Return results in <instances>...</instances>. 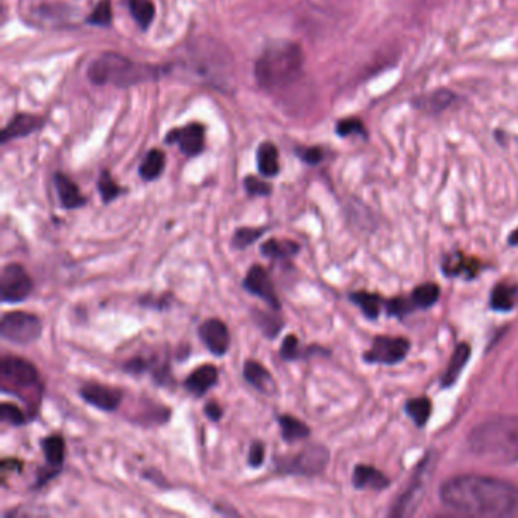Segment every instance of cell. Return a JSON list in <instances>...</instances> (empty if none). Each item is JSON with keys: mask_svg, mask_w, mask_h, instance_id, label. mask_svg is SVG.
I'll list each match as a JSON object with an SVG mask.
<instances>
[{"mask_svg": "<svg viewBox=\"0 0 518 518\" xmlns=\"http://www.w3.org/2000/svg\"><path fill=\"white\" fill-rule=\"evenodd\" d=\"M350 301L354 303L362 310V314L370 320H375L379 316L384 304L382 298L370 292H353L350 294Z\"/></svg>", "mask_w": 518, "mask_h": 518, "instance_id": "cell-29", "label": "cell"}, {"mask_svg": "<svg viewBox=\"0 0 518 518\" xmlns=\"http://www.w3.org/2000/svg\"><path fill=\"white\" fill-rule=\"evenodd\" d=\"M472 356V348L468 344H459L458 347L454 348L452 359H450L449 366L445 370L441 384L443 388H450L458 382L459 375L463 373V368L468 364V359Z\"/></svg>", "mask_w": 518, "mask_h": 518, "instance_id": "cell-25", "label": "cell"}, {"mask_svg": "<svg viewBox=\"0 0 518 518\" xmlns=\"http://www.w3.org/2000/svg\"><path fill=\"white\" fill-rule=\"evenodd\" d=\"M264 458H266V447H264V443L260 440L253 441L250 445V452H248V459H246L248 467L257 470L264 465Z\"/></svg>", "mask_w": 518, "mask_h": 518, "instance_id": "cell-42", "label": "cell"}, {"mask_svg": "<svg viewBox=\"0 0 518 518\" xmlns=\"http://www.w3.org/2000/svg\"><path fill=\"white\" fill-rule=\"evenodd\" d=\"M22 468H24V463L19 461V459L4 458V461H2V472H4V476H5L6 473L13 472V470L22 472Z\"/></svg>", "mask_w": 518, "mask_h": 518, "instance_id": "cell-45", "label": "cell"}, {"mask_svg": "<svg viewBox=\"0 0 518 518\" xmlns=\"http://www.w3.org/2000/svg\"><path fill=\"white\" fill-rule=\"evenodd\" d=\"M219 382V370L212 364H204V365L194 368L184 382L185 391L194 395V398H201L209 393L210 389H214Z\"/></svg>", "mask_w": 518, "mask_h": 518, "instance_id": "cell-17", "label": "cell"}, {"mask_svg": "<svg viewBox=\"0 0 518 518\" xmlns=\"http://www.w3.org/2000/svg\"><path fill=\"white\" fill-rule=\"evenodd\" d=\"M97 192L101 194L104 204H110L122 194V187L113 180L112 174L108 171H102L97 178Z\"/></svg>", "mask_w": 518, "mask_h": 518, "instance_id": "cell-36", "label": "cell"}, {"mask_svg": "<svg viewBox=\"0 0 518 518\" xmlns=\"http://www.w3.org/2000/svg\"><path fill=\"white\" fill-rule=\"evenodd\" d=\"M40 316L25 310L6 312L0 321V336L15 345H31L42 338Z\"/></svg>", "mask_w": 518, "mask_h": 518, "instance_id": "cell-7", "label": "cell"}, {"mask_svg": "<svg viewBox=\"0 0 518 518\" xmlns=\"http://www.w3.org/2000/svg\"><path fill=\"white\" fill-rule=\"evenodd\" d=\"M43 124L45 121L42 117L35 116V115H17L2 131V144L33 134L42 128Z\"/></svg>", "mask_w": 518, "mask_h": 518, "instance_id": "cell-21", "label": "cell"}, {"mask_svg": "<svg viewBox=\"0 0 518 518\" xmlns=\"http://www.w3.org/2000/svg\"><path fill=\"white\" fill-rule=\"evenodd\" d=\"M198 336L204 347L207 348L214 356L223 357L230 352L232 334L228 325L219 318L203 321L198 327Z\"/></svg>", "mask_w": 518, "mask_h": 518, "instance_id": "cell-14", "label": "cell"}, {"mask_svg": "<svg viewBox=\"0 0 518 518\" xmlns=\"http://www.w3.org/2000/svg\"><path fill=\"white\" fill-rule=\"evenodd\" d=\"M278 427H280V435L282 440L287 444H294L298 441L307 440L309 438L310 427L304 422H301L300 418L294 417L291 413H282L277 417Z\"/></svg>", "mask_w": 518, "mask_h": 518, "instance_id": "cell-24", "label": "cell"}, {"mask_svg": "<svg viewBox=\"0 0 518 518\" xmlns=\"http://www.w3.org/2000/svg\"><path fill=\"white\" fill-rule=\"evenodd\" d=\"M43 456H45V467L40 468L37 473V479L34 483V488H43L49 483L52 479H55L65 467V440L60 433L47 435L40 441Z\"/></svg>", "mask_w": 518, "mask_h": 518, "instance_id": "cell-10", "label": "cell"}, {"mask_svg": "<svg viewBox=\"0 0 518 518\" xmlns=\"http://www.w3.org/2000/svg\"><path fill=\"white\" fill-rule=\"evenodd\" d=\"M162 361L157 354H146V356H134L128 359V361L122 365V370L125 371L126 374L142 375L146 373H153L154 368L157 366L158 362Z\"/></svg>", "mask_w": 518, "mask_h": 518, "instance_id": "cell-33", "label": "cell"}, {"mask_svg": "<svg viewBox=\"0 0 518 518\" xmlns=\"http://www.w3.org/2000/svg\"><path fill=\"white\" fill-rule=\"evenodd\" d=\"M353 485L357 490L380 491L388 488L389 479L371 465H356L353 472Z\"/></svg>", "mask_w": 518, "mask_h": 518, "instance_id": "cell-23", "label": "cell"}, {"mask_svg": "<svg viewBox=\"0 0 518 518\" xmlns=\"http://www.w3.org/2000/svg\"><path fill=\"white\" fill-rule=\"evenodd\" d=\"M336 133L341 137H350V135H364L365 137L366 135L365 126H364L362 121L354 119V117L339 121L338 126H336Z\"/></svg>", "mask_w": 518, "mask_h": 518, "instance_id": "cell-41", "label": "cell"}, {"mask_svg": "<svg viewBox=\"0 0 518 518\" xmlns=\"http://www.w3.org/2000/svg\"><path fill=\"white\" fill-rule=\"evenodd\" d=\"M257 169L260 175L264 178H274L280 174V163H278V149L271 142H264L257 149Z\"/></svg>", "mask_w": 518, "mask_h": 518, "instance_id": "cell-26", "label": "cell"}, {"mask_svg": "<svg viewBox=\"0 0 518 518\" xmlns=\"http://www.w3.org/2000/svg\"><path fill=\"white\" fill-rule=\"evenodd\" d=\"M406 413L417 426H424L431 418L432 403L429 398H412L406 403Z\"/></svg>", "mask_w": 518, "mask_h": 518, "instance_id": "cell-34", "label": "cell"}, {"mask_svg": "<svg viewBox=\"0 0 518 518\" xmlns=\"http://www.w3.org/2000/svg\"><path fill=\"white\" fill-rule=\"evenodd\" d=\"M244 187L250 196H269L273 194V185L254 175L246 176L244 180Z\"/></svg>", "mask_w": 518, "mask_h": 518, "instance_id": "cell-40", "label": "cell"}, {"mask_svg": "<svg viewBox=\"0 0 518 518\" xmlns=\"http://www.w3.org/2000/svg\"><path fill=\"white\" fill-rule=\"evenodd\" d=\"M479 268L481 266H479L476 260L468 259V257L463 254L450 255L444 264L445 273L449 274V275H454V277H459L461 274L473 277V275H476Z\"/></svg>", "mask_w": 518, "mask_h": 518, "instance_id": "cell-30", "label": "cell"}, {"mask_svg": "<svg viewBox=\"0 0 518 518\" xmlns=\"http://www.w3.org/2000/svg\"><path fill=\"white\" fill-rule=\"evenodd\" d=\"M131 15L140 28L148 29L155 17V6L151 0H128Z\"/></svg>", "mask_w": 518, "mask_h": 518, "instance_id": "cell-32", "label": "cell"}, {"mask_svg": "<svg viewBox=\"0 0 518 518\" xmlns=\"http://www.w3.org/2000/svg\"><path fill=\"white\" fill-rule=\"evenodd\" d=\"M330 452L324 445L314 444L305 447L294 456L277 459V470L289 476L315 477L324 473L329 465Z\"/></svg>", "mask_w": 518, "mask_h": 518, "instance_id": "cell-8", "label": "cell"}, {"mask_svg": "<svg viewBox=\"0 0 518 518\" xmlns=\"http://www.w3.org/2000/svg\"><path fill=\"white\" fill-rule=\"evenodd\" d=\"M34 291V280L25 266L11 262L0 274V300L4 304H19L28 300Z\"/></svg>", "mask_w": 518, "mask_h": 518, "instance_id": "cell-9", "label": "cell"}, {"mask_svg": "<svg viewBox=\"0 0 518 518\" xmlns=\"http://www.w3.org/2000/svg\"><path fill=\"white\" fill-rule=\"evenodd\" d=\"M440 500L445 508L472 517L518 515V486L497 477L461 474L441 485Z\"/></svg>", "mask_w": 518, "mask_h": 518, "instance_id": "cell-1", "label": "cell"}, {"mask_svg": "<svg viewBox=\"0 0 518 518\" xmlns=\"http://www.w3.org/2000/svg\"><path fill=\"white\" fill-rule=\"evenodd\" d=\"M409 347V341L400 336H377L370 350L364 354V359L370 364L393 365L406 357Z\"/></svg>", "mask_w": 518, "mask_h": 518, "instance_id": "cell-12", "label": "cell"}, {"mask_svg": "<svg viewBox=\"0 0 518 518\" xmlns=\"http://www.w3.org/2000/svg\"><path fill=\"white\" fill-rule=\"evenodd\" d=\"M303 65L304 58L298 45L291 42L274 43L255 61V81L268 92L280 90L300 78Z\"/></svg>", "mask_w": 518, "mask_h": 518, "instance_id": "cell-3", "label": "cell"}, {"mask_svg": "<svg viewBox=\"0 0 518 518\" xmlns=\"http://www.w3.org/2000/svg\"><path fill=\"white\" fill-rule=\"evenodd\" d=\"M55 183L56 194L60 198L61 207L65 210H76L84 207L87 204V198L81 194L78 185L70 180L69 176L65 174H55L54 176Z\"/></svg>", "mask_w": 518, "mask_h": 518, "instance_id": "cell-19", "label": "cell"}, {"mask_svg": "<svg viewBox=\"0 0 518 518\" xmlns=\"http://www.w3.org/2000/svg\"><path fill=\"white\" fill-rule=\"evenodd\" d=\"M517 286H513L508 283H500L491 294V307L499 312H508L513 309L515 301H517Z\"/></svg>", "mask_w": 518, "mask_h": 518, "instance_id": "cell-28", "label": "cell"}, {"mask_svg": "<svg viewBox=\"0 0 518 518\" xmlns=\"http://www.w3.org/2000/svg\"><path fill=\"white\" fill-rule=\"evenodd\" d=\"M184 61L187 69L205 83L216 87H227L232 84L233 56L223 45L210 38L194 40L189 47H185Z\"/></svg>", "mask_w": 518, "mask_h": 518, "instance_id": "cell-5", "label": "cell"}, {"mask_svg": "<svg viewBox=\"0 0 518 518\" xmlns=\"http://www.w3.org/2000/svg\"><path fill=\"white\" fill-rule=\"evenodd\" d=\"M112 2L101 0V4L93 10L92 15L88 17V24L96 25V26H108L112 24Z\"/></svg>", "mask_w": 518, "mask_h": 518, "instance_id": "cell-39", "label": "cell"}, {"mask_svg": "<svg viewBox=\"0 0 518 518\" xmlns=\"http://www.w3.org/2000/svg\"><path fill=\"white\" fill-rule=\"evenodd\" d=\"M204 415L209 418L210 422L219 423L224 418V407L216 400H210L204 406Z\"/></svg>", "mask_w": 518, "mask_h": 518, "instance_id": "cell-44", "label": "cell"}, {"mask_svg": "<svg viewBox=\"0 0 518 518\" xmlns=\"http://www.w3.org/2000/svg\"><path fill=\"white\" fill-rule=\"evenodd\" d=\"M242 375H244L246 384L253 386L262 395L273 397V395L278 393L277 382L274 379V375L271 374V371L264 364L255 361V359L245 361Z\"/></svg>", "mask_w": 518, "mask_h": 518, "instance_id": "cell-16", "label": "cell"}, {"mask_svg": "<svg viewBox=\"0 0 518 518\" xmlns=\"http://www.w3.org/2000/svg\"><path fill=\"white\" fill-rule=\"evenodd\" d=\"M160 75L162 67L135 63L116 52H105L97 55L87 67L88 79L95 85L131 87L155 81L160 78Z\"/></svg>", "mask_w": 518, "mask_h": 518, "instance_id": "cell-4", "label": "cell"}, {"mask_svg": "<svg viewBox=\"0 0 518 518\" xmlns=\"http://www.w3.org/2000/svg\"><path fill=\"white\" fill-rule=\"evenodd\" d=\"M298 155H300L303 162L307 163V164H318V163L324 160V151L318 148V146H312V148L300 149L298 151Z\"/></svg>", "mask_w": 518, "mask_h": 518, "instance_id": "cell-43", "label": "cell"}, {"mask_svg": "<svg viewBox=\"0 0 518 518\" xmlns=\"http://www.w3.org/2000/svg\"><path fill=\"white\" fill-rule=\"evenodd\" d=\"M509 244H511V245H518V230H515V232L509 236Z\"/></svg>", "mask_w": 518, "mask_h": 518, "instance_id": "cell-46", "label": "cell"}, {"mask_svg": "<svg viewBox=\"0 0 518 518\" xmlns=\"http://www.w3.org/2000/svg\"><path fill=\"white\" fill-rule=\"evenodd\" d=\"M166 144H176L181 153L187 157H194L203 153L205 146V128L199 124H190L184 128H178L167 134Z\"/></svg>", "mask_w": 518, "mask_h": 518, "instance_id": "cell-15", "label": "cell"}, {"mask_svg": "<svg viewBox=\"0 0 518 518\" xmlns=\"http://www.w3.org/2000/svg\"><path fill=\"white\" fill-rule=\"evenodd\" d=\"M166 166V157L160 149H151L144 162L140 163L139 175L144 181H155L162 176Z\"/></svg>", "mask_w": 518, "mask_h": 518, "instance_id": "cell-27", "label": "cell"}, {"mask_svg": "<svg viewBox=\"0 0 518 518\" xmlns=\"http://www.w3.org/2000/svg\"><path fill=\"white\" fill-rule=\"evenodd\" d=\"M269 227H241L233 233L232 248L236 251H245L251 245H254L255 242L264 237V233L268 232Z\"/></svg>", "mask_w": 518, "mask_h": 518, "instance_id": "cell-31", "label": "cell"}, {"mask_svg": "<svg viewBox=\"0 0 518 518\" xmlns=\"http://www.w3.org/2000/svg\"><path fill=\"white\" fill-rule=\"evenodd\" d=\"M242 289L248 292L250 295L264 300L271 309L282 312V301L278 298L275 284L266 268H264L262 264H251L245 278L242 280Z\"/></svg>", "mask_w": 518, "mask_h": 518, "instance_id": "cell-11", "label": "cell"}, {"mask_svg": "<svg viewBox=\"0 0 518 518\" xmlns=\"http://www.w3.org/2000/svg\"><path fill=\"white\" fill-rule=\"evenodd\" d=\"M438 298H440V287L435 283H426L418 286L411 295L412 303L420 309H429L435 304Z\"/></svg>", "mask_w": 518, "mask_h": 518, "instance_id": "cell-35", "label": "cell"}, {"mask_svg": "<svg viewBox=\"0 0 518 518\" xmlns=\"http://www.w3.org/2000/svg\"><path fill=\"white\" fill-rule=\"evenodd\" d=\"M477 458L495 465L518 463V418L500 415L479 423L468 436Z\"/></svg>", "mask_w": 518, "mask_h": 518, "instance_id": "cell-2", "label": "cell"}, {"mask_svg": "<svg viewBox=\"0 0 518 518\" xmlns=\"http://www.w3.org/2000/svg\"><path fill=\"white\" fill-rule=\"evenodd\" d=\"M458 95L447 90V88H438L435 92L427 93L424 96L418 97L415 101V107L423 113L436 116L441 113L447 112L449 108L458 104Z\"/></svg>", "mask_w": 518, "mask_h": 518, "instance_id": "cell-18", "label": "cell"}, {"mask_svg": "<svg viewBox=\"0 0 518 518\" xmlns=\"http://www.w3.org/2000/svg\"><path fill=\"white\" fill-rule=\"evenodd\" d=\"M0 380H2V393H11L20 400H26L25 395H33L40 400L43 384L37 366L24 357H2L0 361Z\"/></svg>", "mask_w": 518, "mask_h": 518, "instance_id": "cell-6", "label": "cell"}, {"mask_svg": "<svg viewBox=\"0 0 518 518\" xmlns=\"http://www.w3.org/2000/svg\"><path fill=\"white\" fill-rule=\"evenodd\" d=\"M79 397L97 411L116 412L124 400V391L108 384L88 382L79 388Z\"/></svg>", "mask_w": 518, "mask_h": 518, "instance_id": "cell-13", "label": "cell"}, {"mask_svg": "<svg viewBox=\"0 0 518 518\" xmlns=\"http://www.w3.org/2000/svg\"><path fill=\"white\" fill-rule=\"evenodd\" d=\"M278 354L284 362H295L304 357V353L301 352L300 341L296 338V334H287L283 338L282 347H280Z\"/></svg>", "mask_w": 518, "mask_h": 518, "instance_id": "cell-38", "label": "cell"}, {"mask_svg": "<svg viewBox=\"0 0 518 518\" xmlns=\"http://www.w3.org/2000/svg\"><path fill=\"white\" fill-rule=\"evenodd\" d=\"M251 318L255 327L260 330V334L269 341L277 339L284 329V320H283L282 312L274 310L251 309Z\"/></svg>", "mask_w": 518, "mask_h": 518, "instance_id": "cell-20", "label": "cell"}, {"mask_svg": "<svg viewBox=\"0 0 518 518\" xmlns=\"http://www.w3.org/2000/svg\"><path fill=\"white\" fill-rule=\"evenodd\" d=\"M0 422L13 427H22L28 423V415L15 403L4 402L0 404Z\"/></svg>", "mask_w": 518, "mask_h": 518, "instance_id": "cell-37", "label": "cell"}, {"mask_svg": "<svg viewBox=\"0 0 518 518\" xmlns=\"http://www.w3.org/2000/svg\"><path fill=\"white\" fill-rule=\"evenodd\" d=\"M301 245L292 239L271 237L260 245V254L273 262H287L300 253Z\"/></svg>", "mask_w": 518, "mask_h": 518, "instance_id": "cell-22", "label": "cell"}]
</instances>
